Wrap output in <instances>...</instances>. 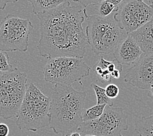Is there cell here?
<instances>
[{"mask_svg":"<svg viewBox=\"0 0 153 136\" xmlns=\"http://www.w3.org/2000/svg\"><path fill=\"white\" fill-rule=\"evenodd\" d=\"M86 10L70 1L36 15L40 22L37 45L40 56L48 60L58 57L83 58L88 44L82 27Z\"/></svg>","mask_w":153,"mask_h":136,"instance_id":"6da1fadb","label":"cell"},{"mask_svg":"<svg viewBox=\"0 0 153 136\" xmlns=\"http://www.w3.org/2000/svg\"><path fill=\"white\" fill-rule=\"evenodd\" d=\"M86 91H78L72 86L54 85L51 97L49 126L55 134L69 136L82 122Z\"/></svg>","mask_w":153,"mask_h":136,"instance_id":"7a4b0ae2","label":"cell"},{"mask_svg":"<svg viewBox=\"0 0 153 136\" xmlns=\"http://www.w3.org/2000/svg\"><path fill=\"white\" fill-rule=\"evenodd\" d=\"M115 12L106 17L98 15L86 16L87 20L86 33L88 43L96 55L113 53L128 36L117 21L114 16Z\"/></svg>","mask_w":153,"mask_h":136,"instance_id":"3957f363","label":"cell"},{"mask_svg":"<svg viewBox=\"0 0 153 136\" xmlns=\"http://www.w3.org/2000/svg\"><path fill=\"white\" fill-rule=\"evenodd\" d=\"M51 98L31 82L17 114L16 124L20 130L37 132L50 125Z\"/></svg>","mask_w":153,"mask_h":136,"instance_id":"277c9868","label":"cell"},{"mask_svg":"<svg viewBox=\"0 0 153 136\" xmlns=\"http://www.w3.org/2000/svg\"><path fill=\"white\" fill-rule=\"evenodd\" d=\"M27 75L15 71L3 73L0 77V118L16 117L26 92Z\"/></svg>","mask_w":153,"mask_h":136,"instance_id":"5b68a950","label":"cell"},{"mask_svg":"<svg viewBox=\"0 0 153 136\" xmlns=\"http://www.w3.org/2000/svg\"><path fill=\"white\" fill-rule=\"evenodd\" d=\"M90 68L82 58L58 57L49 60L43 69L45 81L54 85L72 86L89 75Z\"/></svg>","mask_w":153,"mask_h":136,"instance_id":"8992f818","label":"cell"},{"mask_svg":"<svg viewBox=\"0 0 153 136\" xmlns=\"http://www.w3.org/2000/svg\"><path fill=\"white\" fill-rule=\"evenodd\" d=\"M33 29L30 19L9 15L0 22V51H27L29 37Z\"/></svg>","mask_w":153,"mask_h":136,"instance_id":"52a82bcc","label":"cell"},{"mask_svg":"<svg viewBox=\"0 0 153 136\" xmlns=\"http://www.w3.org/2000/svg\"><path fill=\"white\" fill-rule=\"evenodd\" d=\"M128 117L123 108L106 106L99 118L82 122L76 131L84 135L119 136L122 132L128 129Z\"/></svg>","mask_w":153,"mask_h":136,"instance_id":"ba28073f","label":"cell"},{"mask_svg":"<svg viewBox=\"0 0 153 136\" xmlns=\"http://www.w3.org/2000/svg\"><path fill=\"white\" fill-rule=\"evenodd\" d=\"M114 16L120 26L130 33L140 28L153 18V7L144 1L125 0Z\"/></svg>","mask_w":153,"mask_h":136,"instance_id":"9c48e42d","label":"cell"},{"mask_svg":"<svg viewBox=\"0 0 153 136\" xmlns=\"http://www.w3.org/2000/svg\"><path fill=\"white\" fill-rule=\"evenodd\" d=\"M124 81L139 89H150L153 85V55L143 54L140 60L126 71Z\"/></svg>","mask_w":153,"mask_h":136,"instance_id":"30bf717a","label":"cell"},{"mask_svg":"<svg viewBox=\"0 0 153 136\" xmlns=\"http://www.w3.org/2000/svg\"><path fill=\"white\" fill-rule=\"evenodd\" d=\"M143 54L140 46L128 35V37L118 46L113 52L114 60L121 65H133Z\"/></svg>","mask_w":153,"mask_h":136,"instance_id":"8fae6325","label":"cell"},{"mask_svg":"<svg viewBox=\"0 0 153 136\" xmlns=\"http://www.w3.org/2000/svg\"><path fill=\"white\" fill-rule=\"evenodd\" d=\"M134 38L145 55H153V18L133 32L128 33Z\"/></svg>","mask_w":153,"mask_h":136,"instance_id":"7c38bea8","label":"cell"},{"mask_svg":"<svg viewBox=\"0 0 153 136\" xmlns=\"http://www.w3.org/2000/svg\"><path fill=\"white\" fill-rule=\"evenodd\" d=\"M109 62V61L105 60L103 56H101L99 60L93 66V69L96 73L97 81L108 85L111 83L113 77L107 68Z\"/></svg>","mask_w":153,"mask_h":136,"instance_id":"4fadbf2b","label":"cell"},{"mask_svg":"<svg viewBox=\"0 0 153 136\" xmlns=\"http://www.w3.org/2000/svg\"><path fill=\"white\" fill-rule=\"evenodd\" d=\"M32 5L33 12L37 15L41 12L54 9L69 0H27Z\"/></svg>","mask_w":153,"mask_h":136,"instance_id":"5bb4252c","label":"cell"},{"mask_svg":"<svg viewBox=\"0 0 153 136\" xmlns=\"http://www.w3.org/2000/svg\"><path fill=\"white\" fill-rule=\"evenodd\" d=\"M135 131L140 136H153V114L135 121Z\"/></svg>","mask_w":153,"mask_h":136,"instance_id":"9a60e30c","label":"cell"},{"mask_svg":"<svg viewBox=\"0 0 153 136\" xmlns=\"http://www.w3.org/2000/svg\"><path fill=\"white\" fill-rule=\"evenodd\" d=\"M107 105H96L95 106L84 109L82 114L83 122L91 121L98 119L103 114Z\"/></svg>","mask_w":153,"mask_h":136,"instance_id":"2e32d148","label":"cell"},{"mask_svg":"<svg viewBox=\"0 0 153 136\" xmlns=\"http://www.w3.org/2000/svg\"><path fill=\"white\" fill-rule=\"evenodd\" d=\"M91 86L93 87L94 90L96 93L97 97V104L96 105H107V106H113V101L109 98L105 93V89L102 88L96 84L92 83Z\"/></svg>","mask_w":153,"mask_h":136,"instance_id":"e0dca14e","label":"cell"},{"mask_svg":"<svg viewBox=\"0 0 153 136\" xmlns=\"http://www.w3.org/2000/svg\"><path fill=\"white\" fill-rule=\"evenodd\" d=\"M98 5V15L104 17L110 16L114 12L117 11L118 9H119V7H115L105 0H103Z\"/></svg>","mask_w":153,"mask_h":136,"instance_id":"ac0fdd59","label":"cell"},{"mask_svg":"<svg viewBox=\"0 0 153 136\" xmlns=\"http://www.w3.org/2000/svg\"><path fill=\"white\" fill-rule=\"evenodd\" d=\"M15 68L9 62V56L7 52L0 51V71L7 73L15 71Z\"/></svg>","mask_w":153,"mask_h":136,"instance_id":"d6986e66","label":"cell"},{"mask_svg":"<svg viewBox=\"0 0 153 136\" xmlns=\"http://www.w3.org/2000/svg\"><path fill=\"white\" fill-rule=\"evenodd\" d=\"M105 89L106 95L111 100L117 98L120 92V89L119 86L115 85V84L113 83H110L109 85H107Z\"/></svg>","mask_w":153,"mask_h":136,"instance_id":"ffe728a7","label":"cell"},{"mask_svg":"<svg viewBox=\"0 0 153 136\" xmlns=\"http://www.w3.org/2000/svg\"><path fill=\"white\" fill-rule=\"evenodd\" d=\"M74 2H77L84 8H86L90 5H98L103 0H73Z\"/></svg>","mask_w":153,"mask_h":136,"instance_id":"44dd1931","label":"cell"},{"mask_svg":"<svg viewBox=\"0 0 153 136\" xmlns=\"http://www.w3.org/2000/svg\"><path fill=\"white\" fill-rule=\"evenodd\" d=\"M8 126L4 123H0V136H8L9 134Z\"/></svg>","mask_w":153,"mask_h":136,"instance_id":"7402d4cb","label":"cell"},{"mask_svg":"<svg viewBox=\"0 0 153 136\" xmlns=\"http://www.w3.org/2000/svg\"><path fill=\"white\" fill-rule=\"evenodd\" d=\"M18 1L19 0H0V9L3 10L9 3H15Z\"/></svg>","mask_w":153,"mask_h":136,"instance_id":"603a6c76","label":"cell"},{"mask_svg":"<svg viewBox=\"0 0 153 136\" xmlns=\"http://www.w3.org/2000/svg\"><path fill=\"white\" fill-rule=\"evenodd\" d=\"M122 71H123V69H115V70L111 73V77H112L113 79H119L120 77V73Z\"/></svg>","mask_w":153,"mask_h":136,"instance_id":"cb8c5ba5","label":"cell"},{"mask_svg":"<svg viewBox=\"0 0 153 136\" xmlns=\"http://www.w3.org/2000/svg\"><path fill=\"white\" fill-rule=\"evenodd\" d=\"M105 1L111 3V4H113L115 7H119L125 0H105Z\"/></svg>","mask_w":153,"mask_h":136,"instance_id":"d4e9b609","label":"cell"},{"mask_svg":"<svg viewBox=\"0 0 153 136\" xmlns=\"http://www.w3.org/2000/svg\"><path fill=\"white\" fill-rule=\"evenodd\" d=\"M149 92L148 95L152 99V102H153V85L151 87V88L149 89Z\"/></svg>","mask_w":153,"mask_h":136,"instance_id":"484cf974","label":"cell"},{"mask_svg":"<svg viewBox=\"0 0 153 136\" xmlns=\"http://www.w3.org/2000/svg\"><path fill=\"white\" fill-rule=\"evenodd\" d=\"M69 136H81V133H79V132L76 131V132H73V133H71L70 135H69Z\"/></svg>","mask_w":153,"mask_h":136,"instance_id":"4316f807","label":"cell"},{"mask_svg":"<svg viewBox=\"0 0 153 136\" xmlns=\"http://www.w3.org/2000/svg\"><path fill=\"white\" fill-rule=\"evenodd\" d=\"M147 1L149 2V3H151V5H152V0H147ZM152 6V5H151Z\"/></svg>","mask_w":153,"mask_h":136,"instance_id":"83f0119b","label":"cell"},{"mask_svg":"<svg viewBox=\"0 0 153 136\" xmlns=\"http://www.w3.org/2000/svg\"><path fill=\"white\" fill-rule=\"evenodd\" d=\"M84 136H97V135H85Z\"/></svg>","mask_w":153,"mask_h":136,"instance_id":"f1b7e54d","label":"cell"},{"mask_svg":"<svg viewBox=\"0 0 153 136\" xmlns=\"http://www.w3.org/2000/svg\"><path fill=\"white\" fill-rule=\"evenodd\" d=\"M2 74H3V73L0 71V77H1V76L2 75Z\"/></svg>","mask_w":153,"mask_h":136,"instance_id":"f546056e","label":"cell"},{"mask_svg":"<svg viewBox=\"0 0 153 136\" xmlns=\"http://www.w3.org/2000/svg\"><path fill=\"white\" fill-rule=\"evenodd\" d=\"M137 1H144L145 0H137Z\"/></svg>","mask_w":153,"mask_h":136,"instance_id":"4dcf8cb0","label":"cell"},{"mask_svg":"<svg viewBox=\"0 0 153 136\" xmlns=\"http://www.w3.org/2000/svg\"><path fill=\"white\" fill-rule=\"evenodd\" d=\"M151 5L153 7V0H152V5Z\"/></svg>","mask_w":153,"mask_h":136,"instance_id":"1f68e13d","label":"cell"},{"mask_svg":"<svg viewBox=\"0 0 153 136\" xmlns=\"http://www.w3.org/2000/svg\"><path fill=\"white\" fill-rule=\"evenodd\" d=\"M119 136H123V135H122V134H120V135H119Z\"/></svg>","mask_w":153,"mask_h":136,"instance_id":"d6a6232c","label":"cell"}]
</instances>
